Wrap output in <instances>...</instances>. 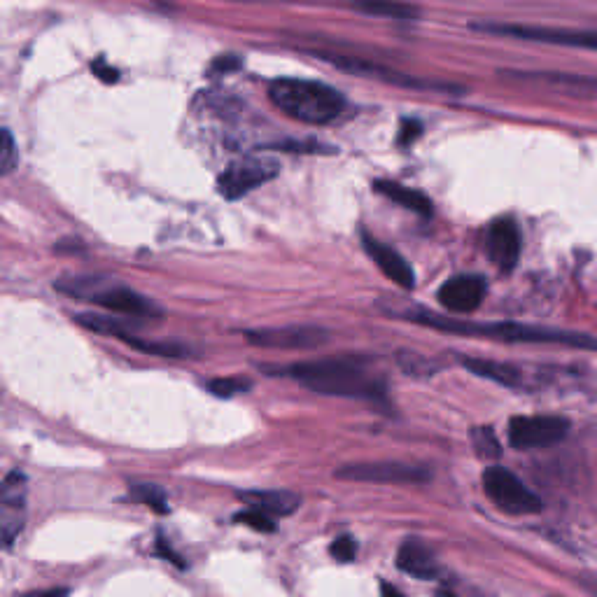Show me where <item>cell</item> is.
Wrapping results in <instances>:
<instances>
[{
	"label": "cell",
	"mask_w": 597,
	"mask_h": 597,
	"mask_svg": "<svg viewBox=\"0 0 597 597\" xmlns=\"http://www.w3.org/2000/svg\"><path fill=\"white\" fill-rule=\"evenodd\" d=\"M269 376H285L299 381L304 388L329 397H350V399H383L385 383L381 378L371 376L360 360H318V362H297L285 367H259Z\"/></svg>",
	"instance_id": "6da1fadb"
},
{
	"label": "cell",
	"mask_w": 597,
	"mask_h": 597,
	"mask_svg": "<svg viewBox=\"0 0 597 597\" xmlns=\"http://www.w3.org/2000/svg\"><path fill=\"white\" fill-rule=\"evenodd\" d=\"M404 320L416 322V325L439 329V332L474 336V339H493L504 343H553V346L570 348H588L597 350V339L588 334L563 332V329L551 327H532V325H514V322H495V325H481V322H469L458 318H441L437 313L413 308L402 313Z\"/></svg>",
	"instance_id": "7a4b0ae2"
},
{
	"label": "cell",
	"mask_w": 597,
	"mask_h": 597,
	"mask_svg": "<svg viewBox=\"0 0 597 597\" xmlns=\"http://www.w3.org/2000/svg\"><path fill=\"white\" fill-rule=\"evenodd\" d=\"M269 96L285 115L315 126L334 122L346 108V98L341 96V91L322 82L294 80V77L273 80Z\"/></svg>",
	"instance_id": "3957f363"
},
{
	"label": "cell",
	"mask_w": 597,
	"mask_h": 597,
	"mask_svg": "<svg viewBox=\"0 0 597 597\" xmlns=\"http://www.w3.org/2000/svg\"><path fill=\"white\" fill-rule=\"evenodd\" d=\"M61 294H68L70 299L89 301L105 308V311L129 315V318H154L161 315V308L154 306L143 294L133 292L131 287L112 283L103 276H61L54 283Z\"/></svg>",
	"instance_id": "277c9868"
},
{
	"label": "cell",
	"mask_w": 597,
	"mask_h": 597,
	"mask_svg": "<svg viewBox=\"0 0 597 597\" xmlns=\"http://www.w3.org/2000/svg\"><path fill=\"white\" fill-rule=\"evenodd\" d=\"M483 490L504 514L528 516L544 509V502L514 472L504 467H490L483 472Z\"/></svg>",
	"instance_id": "5b68a950"
},
{
	"label": "cell",
	"mask_w": 597,
	"mask_h": 597,
	"mask_svg": "<svg viewBox=\"0 0 597 597\" xmlns=\"http://www.w3.org/2000/svg\"><path fill=\"white\" fill-rule=\"evenodd\" d=\"M476 31L507 35L514 40L542 42V45L579 47L597 52V31H574V28H549V26H521V24H474Z\"/></svg>",
	"instance_id": "8992f818"
},
{
	"label": "cell",
	"mask_w": 597,
	"mask_h": 597,
	"mask_svg": "<svg viewBox=\"0 0 597 597\" xmlns=\"http://www.w3.org/2000/svg\"><path fill=\"white\" fill-rule=\"evenodd\" d=\"M280 171V164L276 159L266 157H243L231 161L217 178V189L224 199L238 201L245 194H250L252 189L262 187L264 182L273 180Z\"/></svg>",
	"instance_id": "52a82bcc"
},
{
	"label": "cell",
	"mask_w": 597,
	"mask_h": 597,
	"mask_svg": "<svg viewBox=\"0 0 597 597\" xmlns=\"http://www.w3.org/2000/svg\"><path fill=\"white\" fill-rule=\"evenodd\" d=\"M570 432V420L560 416H518L509 423V441L518 451L546 448L563 441Z\"/></svg>",
	"instance_id": "ba28073f"
},
{
	"label": "cell",
	"mask_w": 597,
	"mask_h": 597,
	"mask_svg": "<svg viewBox=\"0 0 597 597\" xmlns=\"http://www.w3.org/2000/svg\"><path fill=\"white\" fill-rule=\"evenodd\" d=\"M329 332L313 325H292V327H266L248 329L245 341L257 348L273 350H313L327 343Z\"/></svg>",
	"instance_id": "9c48e42d"
},
{
	"label": "cell",
	"mask_w": 597,
	"mask_h": 597,
	"mask_svg": "<svg viewBox=\"0 0 597 597\" xmlns=\"http://www.w3.org/2000/svg\"><path fill=\"white\" fill-rule=\"evenodd\" d=\"M336 479L362 483H425L432 474L425 467L406 465V462H355L336 469Z\"/></svg>",
	"instance_id": "30bf717a"
},
{
	"label": "cell",
	"mask_w": 597,
	"mask_h": 597,
	"mask_svg": "<svg viewBox=\"0 0 597 597\" xmlns=\"http://www.w3.org/2000/svg\"><path fill=\"white\" fill-rule=\"evenodd\" d=\"M486 280L481 276H455L439 290V304L453 315H469L481 306L486 297Z\"/></svg>",
	"instance_id": "8fae6325"
},
{
	"label": "cell",
	"mask_w": 597,
	"mask_h": 597,
	"mask_svg": "<svg viewBox=\"0 0 597 597\" xmlns=\"http://www.w3.org/2000/svg\"><path fill=\"white\" fill-rule=\"evenodd\" d=\"M320 59H325L329 63H334L336 68L350 70L355 75H367V77H376V80H383L388 84H397V87H413V89H441V91H451V84H434V82H423V80H413V77L397 73V70L378 66V63H369L364 59H355V56H341V54H318Z\"/></svg>",
	"instance_id": "7c38bea8"
},
{
	"label": "cell",
	"mask_w": 597,
	"mask_h": 597,
	"mask_svg": "<svg viewBox=\"0 0 597 597\" xmlns=\"http://www.w3.org/2000/svg\"><path fill=\"white\" fill-rule=\"evenodd\" d=\"M488 255L497 269L509 273L521 257V231L511 217H500L488 229Z\"/></svg>",
	"instance_id": "4fadbf2b"
},
{
	"label": "cell",
	"mask_w": 597,
	"mask_h": 597,
	"mask_svg": "<svg viewBox=\"0 0 597 597\" xmlns=\"http://www.w3.org/2000/svg\"><path fill=\"white\" fill-rule=\"evenodd\" d=\"M362 245L364 250L369 252V257L374 259L378 269H381L392 283L404 287V290H413V287H416V273H413L409 262H406L397 250H392L390 245L376 241V238L369 234H362Z\"/></svg>",
	"instance_id": "5bb4252c"
},
{
	"label": "cell",
	"mask_w": 597,
	"mask_h": 597,
	"mask_svg": "<svg viewBox=\"0 0 597 597\" xmlns=\"http://www.w3.org/2000/svg\"><path fill=\"white\" fill-rule=\"evenodd\" d=\"M397 567L404 574H409V577L420 581L437 579L439 574L437 560H434L432 551L427 549L425 544H420L418 539H406L402 544V549L397 553Z\"/></svg>",
	"instance_id": "9a60e30c"
},
{
	"label": "cell",
	"mask_w": 597,
	"mask_h": 597,
	"mask_svg": "<svg viewBox=\"0 0 597 597\" xmlns=\"http://www.w3.org/2000/svg\"><path fill=\"white\" fill-rule=\"evenodd\" d=\"M241 500L250 509L264 511L271 518L292 516L301 504V497L290 490H252V493H241Z\"/></svg>",
	"instance_id": "2e32d148"
},
{
	"label": "cell",
	"mask_w": 597,
	"mask_h": 597,
	"mask_svg": "<svg viewBox=\"0 0 597 597\" xmlns=\"http://www.w3.org/2000/svg\"><path fill=\"white\" fill-rule=\"evenodd\" d=\"M374 189L378 194H383L385 199L395 201L397 206L411 210V213L423 215V217L432 215V201L427 199L423 192H418V189L404 187L399 185V182H390V180H376Z\"/></svg>",
	"instance_id": "e0dca14e"
},
{
	"label": "cell",
	"mask_w": 597,
	"mask_h": 597,
	"mask_svg": "<svg viewBox=\"0 0 597 597\" xmlns=\"http://www.w3.org/2000/svg\"><path fill=\"white\" fill-rule=\"evenodd\" d=\"M462 367L472 374L486 378V381L507 385V388H523V374L509 364L493 362V360H476V357H462Z\"/></svg>",
	"instance_id": "ac0fdd59"
},
{
	"label": "cell",
	"mask_w": 597,
	"mask_h": 597,
	"mask_svg": "<svg viewBox=\"0 0 597 597\" xmlns=\"http://www.w3.org/2000/svg\"><path fill=\"white\" fill-rule=\"evenodd\" d=\"M115 339L124 341L126 346H131L133 350H140V353L147 355H157V357H192V350L180 346V343H159V341H147L143 336H136L129 329V325L119 327Z\"/></svg>",
	"instance_id": "d6986e66"
},
{
	"label": "cell",
	"mask_w": 597,
	"mask_h": 597,
	"mask_svg": "<svg viewBox=\"0 0 597 597\" xmlns=\"http://www.w3.org/2000/svg\"><path fill=\"white\" fill-rule=\"evenodd\" d=\"M353 10L362 14H371V17H385V19H418L420 10L413 5L404 3H385V0H369V3H355Z\"/></svg>",
	"instance_id": "ffe728a7"
},
{
	"label": "cell",
	"mask_w": 597,
	"mask_h": 597,
	"mask_svg": "<svg viewBox=\"0 0 597 597\" xmlns=\"http://www.w3.org/2000/svg\"><path fill=\"white\" fill-rule=\"evenodd\" d=\"M21 528H24V509L0 507V551L10 549Z\"/></svg>",
	"instance_id": "44dd1931"
},
{
	"label": "cell",
	"mask_w": 597,
	"mask_h": 597,
	"mask_svg": "<svg viewBox=\"0 0 597 597\" xmlns=\"http://www.w3.org/2000/svg\"><path fill=\"white\" fill-rule=\"evenodd\" d=\"M131 500H136L145 507H150L154 514H168V500L166 493L154 483H133L131 486Z\"/></svg>",
	"instance_id": "7402d4cb"
},
{
	"label": "cell",
	"mask_w": 597,
	"mask_h": 597,
	"mask_svg": "<svg viewBox=\"0 0 597 597\" xmlns=\"http://www.w3.org/2000/svg\"><path fill=\"white\" fill-rule=\"evenodd\" d=\"M26 476L14 472L0 481V507H21L24 509Z\"/></svg>",
	"instance_id": "603a6c76"
},
{
	"label": "cell",
	"mask_w": 597,
	"mask_h": 597,
	"mask_svg": "<svg viewBox=\"0 0 597 597\" xmlns=\"http://www.w3.org/2000/svg\"><path fill=\"white\" fill-rule=\"evenodd\" d=\"M19 147L10 129H0V178L17 171Z\"/></svg>",
	"instance_id": "cb8c5ba5"
},
{
	"label": "cell",
	"mask_w": 597,
	"mask_h": 597,
	"mask_svg": "<svg viewBox=\"0 0 597 597\" xmlns=\"http://www.w3.org/2000/svg\"><path fill=\"white\" fill-rule=\"evenodd\" d=\"M250 388H252V383L248 381V378H215V381L208 383L210 395L222 397V399L245 395V392H250Z\"/></svg>",
	"instance_id": "d4e9b609"
},
{
	"label": "cell",
	"mask_w": 597,
	"mask_h": 597,
	"mask_svg": "<svg viewBox=\"0 0 597 597\" xmlns=\"http://www.w3.org/2000/svg\"><path fill=\"white\" fill-rule=\"evenodd\" d=\"M234 523H241V525H248V528L257 530V532H264V535H271V532L278 530V523L276 518L266 516L264 511H257V509H243L234 514Z\"/></svg>",
	"instance_id": "484cf974"
},
{
	"label": "cell",
	"mask_w": 597,
	"mask_h": 597,
	"mask_svg": "<svg viewBox=\"0 0 597 597\" xmlns=\"http://www.w3.org/2000/svg\"><path fill=\"white\" fill-rule=\"evenodd\" d=\"M329 553H332V558L339 560V563H350V560H355L357 556V542L350 535H341L329 546Z\"/></svg>",
	"instance_id": "4316f807"
},
{
	"label": "cell",
	"mask_w": 597,
	"mask_h": 597,
	"mask_svg": "<svg viewBox=\"0 0 597 597\" xmlns=\"http://www.w3.org/2000/svg\"><path fill=\"white\" fill-rule=\"evenodd\" d=\"M241 66H243V59L238 54H222L210 63V73H217V75L234 73V70H238Z\"/></svg>",
	"instance_id": "83f0119b"
},
{
	"label": "cell",
	"mask_w": 597,
	"mask_h": 597,
	"mask_svg": "<svg viewBox=\"0 0 597 597\" xmlns=\"http://www.w3.org/2000/svg\"><path fill=\"white\" fill-rule=\"evenodd\" d=\"M481 437L483 439H476V448H479V455H483V458H497L500 455V444H497L493 432L490 430H483L481 427Z\"/></svg>",
	"instance_id": "f1b7e54d"
},
{
	"label": "cell",
	"mask_w": 597,
	"mask_h": 597,
	"mask_svg": "<svg viewBox=\"0 0 597 597\" xmlns=\"http://www.w3.org/2000/svg\"><path fill=\"white\" fill-rule=\"evenodd\" d=\"M276 150L283 152H332L329 147L313 143V140H304V143H294V140H285V143L276 145Z\"/></svg>",
	"instance_id": "f546056e"
},
{
	"label": "cell",
	"mask_w": 597,
	"mask_h": 597,
	"mask_svg": "<svg viewBox=\"0 0 597 597\" xmlns=\"http://www.w3.org/2000/svg\"><path fill=\"white\" fill-rule=\"evenodd\" d=\"M91 70H94V75L98 77V80L105 82V84H115L119 80V70L108 66V61L103 59H96L94 63H91Z\"/></svg>",
	"instance_id": "4dcf8cb0"
},
{
	"label": "cell",
	"mask_w": 597,
	"mask_h": 597,
	"mask_svg": "<svg viewBox=\"0 0 597 597\" xmlns=\"http://www.w3.org/2000/svg\"><path fill=\"white\" fill-rule=\"evenodd\" d=\"M157 556H159V558H164V560H168V563L178 565L180 570H185V567H187L185 560H182V558L178 556V553H175V551L171 549V544L166 542V537H164V535H159V537H157Z\"/></svg>",
	"instance_id": "1f68e13d"
},
{
	"label": "cell",
	"mask_w": 597,
	"mask_h": 597,
	"mask_svg": "<svg viewBox=\"0 0 597 597\" xmlns=\"http://www.w3.org/2000/svg\"><path fill=\"white\" fill-rule=\"evenodd\" d=\"M420 131H423V126L416 119H406L402 124V133H399V145H411L413 140L420 136Z\"/></svg>",
	"instance_id": "d6a6232c"
},
{
	"label": "cell",
	"mask_w": 597,
	"mask_h": 597,
	"mask_svg": "<svg viewBox=\"0 0 597 597\" xmlns=\"http://www.w3.org/2000/svg\"><path fill=\"white\" fill-rule=\"evenodd\" d=\"M68 588H52V591H42V593H35L31 597H68Z\"/></svg>",
	"instance_id": "836d02e7"
},
{
	"label": "cell",
	"mask_w": 597,
	"mask_h": 597,
	"mask_svg": "<svg viewBox=\"0 0 597 597\" xmlns=\"http://www.w3.org/2000/svg\"><path fill=\"white\" fill-rule=\"evenodd\" d=\"M381 597H406V595H404V593H399L395 586L381 584Z\"/></svg>",
	"instance_id": "e575fe53"
},
{
	"label": "cell",
	"mask_w": 597,
	"mask_h": 597,
	"mask_svg": "<svg viewBox=\"0 0 597 597\" xmlns=\"http://www.w3.org/2000/svg\"><path fill=\"white\" fill-rule=\"evenodd\" d=\"M593 593H597V586H595V588H593Z\"/></svg>",
	"instance_id": "d590c367"
}]
</instances>
